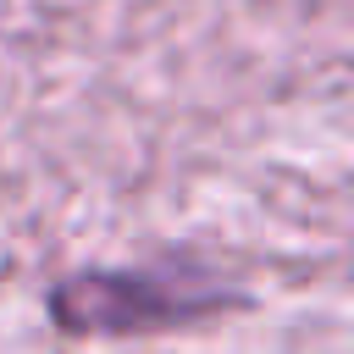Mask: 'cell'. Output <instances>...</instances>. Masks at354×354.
Instances as JSON below:
<instances>
[{
	"mask_svg": "<svg viewBox=\"0 0 354 354\" xmlns=\"http://www.w3.org/2000/svg\"><path fill=\"white\" fill-rule=\"evenodd\" d=\"M221 293H183L177 282L160 277H127V271H88L66 277L50 299V315L72 337H133V332H160L199 321L221 310Z\"/></svg>",
	"mask_w": 354,
	"mask_h": 354,
	"instance_id": "1",
	"label": "cell"
}]
</instances>
